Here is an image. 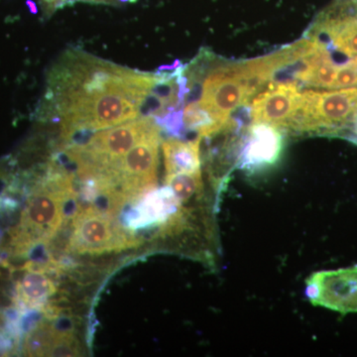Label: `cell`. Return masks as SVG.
<instances>
[{"mask_svg":"<svg viewBox=\"0 0 357 357\" xmlns=\"http://www.w3.org/2000/svg\"><path fill=\"white\" fill-rule=\"evenodd\" d=\"M74 178L49 166L46 176L28 197L20 222L9 231L6 246L14 257H26L41 244L49 243L62 227L66 206L76 201Z\"/></svg>","mask_w":357,"mask_h":357,"instance_id":"obj_1","label":"cell"},{"mask_svg":"<svg viewBox=\"0 0 357 357\" xmlns=\"http://www.w3.org/2000/svg\"><path fill=\"white\" fill-rule=\"evenodd\" d=\"M357 112V88L306 91L292 130L337 134L351 126Z\"/></svg>","mask_w":357,"mask_h":357,"instance_id":"obj_2","label":"cell"},{"mask_svg":"<svg viewBox=\"0 0 357 357\" xmlns=\"http://www.w3.org/2000/svg\"><path fill=\"white\" fill-rule=\"evenodd\" d=\"M114 217L93 206H79L73 217V232L66 250L74 255H102L139 243Z\"/></svg>","mask_w":357,"mask_h":357,"instance_id":"obj_3","label":"cell"},{"mask_svg":"<svg viewBox=\"0 0 357 357\" xmlns=\"http://www.w3.org/2000/svg\"><path fill=\"white\" fill-rule=\"evenodd\" d=\"M255 95L241 64L218 68L206 77L199 105L225 126L229 115Z\"/></svg>","mask_w":357,"mask_h":357,"instance_id":"obj_4","label":"cell"},{"mask_svg":"<svg viewBox=\"0 0 357 357\" xmlns=\"http://www.w3.org/2000/svg\"><path fill=\"white\" fill-rule=\"evenodd\" d=\"M160 133L141 141L116 166L117 188L126 202L140 199L157 184Z\"/></svg>","mask_w":357,"mask_h":357,"instance_id":"obj_5","label":"cell"},{"mask_svg":"<svg viewBox=\"0 0 357 357\" xmlns=\"http://www.w3.org/2000/svg\"><path fill=\"white\" fill-rule=\"evenodd\" d=\"M306 296L312 306L340 314L357 312V265L312 274L306 281Z\"/></svg>","mask_w":357,"mask_h":357,"instance_id":"obj_6","label":"cell"},{"mask_svg":"<svg viewBox=\"0 0 357 357\" xmlns=\"http://www.w3.org/2000/svg\"><path fill=\"white\" fill-rule=\"evenodd\" d=\"M158 133L160 129L156 122L150 117L142 116L137 121L126 122L117 128L93 134L88 144L82 147L98 165L109 170L141 141Z\"/></svg>","mask_w":357,"mask_h":357,"instance_id":"obj_7","label":"cell"},{"mask_svg":"<svg viewBox=\"0 0 357 357\" xmlns=\"http://www.w3.org/2000/svg\"><path fill=\"white\" fill-rule=\"evenodd\" d=\"M302 93L294 83L275 84L253 100V123H265L278 129L292 130L299 112Z\"/></svg>","mask_w":357,"mask_h":357,"instance_id":"obj_8","label":"cell"},{"mask_svg":"<svg viewBox=\"0 0 357 357\" xmlns=\"http://www.w3.org/2000/svg\"><path fill=\"white\" fill-rule=\"evenodd\" d=\"M25 356H79V342L70 331L58 330L49 321H37L22 342Z\"/></svg>","mask_w":357,"mask_h":357,"instance_id":"obj_9","label":"cell"},{"mask_svg":"<svg viewBox=\"0 0 357 357\" xmlns=\"http://www.w3.org/2000/svg\"><path fill=\"white\" fill-rule=\"evenodd\" d=\"M140 199V203L126 215V227L129 230L166 222L167 218L178 215L181 203L167 185L163 189L148 192Z\"/></svg>","mask_w":357,"mask_h":357,"instance_id":"obj_10","label":"cell"},{"mask_svg":"<svg viewBox=\"0 0 357 357\" xmlns=\"http://www.w3.org/2000/svg\"><path fill=\"white\" fill-rule=\"evenodd\" d=\"M282 146L283 138L278 128L269 124H253L243 152V166L257 169L271 165L280 156Z\"/></svg>","mask_w":357,"mask_h":357,"instance_id":"obj_11","label":"cell"},{"mask_svg":"<svg viewBox=\"0 0 357 357\" xmlns=\"http://www.w3.org/2000/svg\"><path fill=\"white\" fill-rule=\"evenodd\" d=\"M24 274L21 275L15 283L13 307L21 314L41 311L49 298L56 292L55 284L45 272L21 268Z\"/></svg>","mask_w":357,"mask_h":357,"instance_id":"obj_12","label":"cell"},{"mask_svg":"<svg viewBox=\"0 0 357 357\" xmlns=\"http://www.w3.org/2000/svg\"><path fill=\"white\" fill-rule=\"evenodd\" d=\"M319 30L330 39L333 48L349 58H357V6L349 7L330 14L319 25Z\"/></svg>","mask_w":357,"mask_h":357,"instance_id":"obj_13","label":"cell"},{"mask_svg":"<svg viewBox=\"0 0 357 357\" xmlns=\"http://www.w3.org/2000/svg\"><path fill=\"white\" fill-rule=\"evenodd\" d=\"M199 141L201 137L192 141L168 139L163 143L166 176L201 171Z\"/></svg>","mask_w":357,"mask_h":357,"instance_id":"obj_14","label":"cell"},{"mask_svg":"<svg viewBox=\"0 0 357 357\" xmlns=\"http://www.w3.org/2000/svg\"><path fill=\"white\" fill-rule=\"evenodd\" d=\"M185 128L199 133V137H208L218 132L222 126L198 103L188 105L184 112Z\"/></svg>","mask_w":357,"mask_h":357,"instance_id":"obj_15","label":"cell"},{"mask_svg":"<svg viewBox=\"0 0 357 357\" xmlns=\"http://www.w3.org/2000/svg\"><path fill=\"white\" fill-rule=\"evenodd\" d=\"M165 182L167 187L173 192L180 203L189 201L203 189L201 171L166 176Z\"/></svg>","mask_w":357,"mask_h":357,"instance_id":"obj_16","label":"cell"},{"mask_svg":"<svg viewBox=\"0 0 357 357\" xmlns=\"http://www.w3.org/2000/svg\"><path fill=\"white\" fill-rule=\"evenodd\" d=\"M351 126L352 128V138H354V142L357 143V112L356 114L354 115V121H352Z\"/></svg>","mask_w":357,"mask_h":357,"instance_id":"obj_17","label":"cell"},{"mask_svg":"<svg viewBox=\"0 0 357 357\" xmlns=\"http://www.w3.org/2000/svg\"><path fill=\"white\" fill-rule=\"evenodd\" d=\"M0 328H6V316L0 314Z\"/></svg>","mask_w":357,"mask_h":357,"instance_id":"obj_18","label":"cell"}]
</instances>
